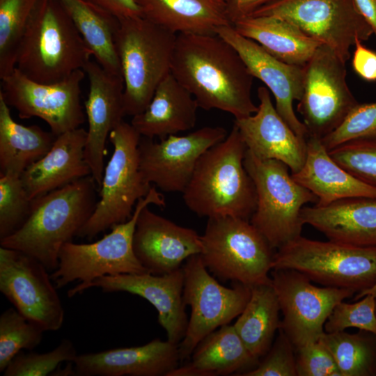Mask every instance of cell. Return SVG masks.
Here are the masks:
<instances>
[{"instance_id":"6da1fadb","label":"cell","mask_w":376,"mask_h":376,"mask_svg":"<svg viewBox=\"0 0 376 376\" xmlns=\"http://www.w3.org/2000/svg\"><path fill=\"white\" fill-rule=\"evenodd\" d=\"M171 72L200 108L235 119L258 110L251 96L254 77L237 50L217 34H177Z\"/></svg>"},{"instance_id":"7a4b0ae2","label":"cell","mask_w":376,"mask_h":376,"mask_svg":"<svg viewBox=\"0 0 376 376\" xmlns=\"http://www.w3.org/2000/svg\"><path fill=\"white\" fill-rule=\"evenodd\" d=\"M97 191L88 175L31 199L26 221L0 240L1 246L20 251L55 270L62 246L77 236L93 213Z\"/></svg>"},{"instance_id":"3957f363","label":"cell","mask_w":376,"mask_h":376,"mask_svg":"<svg viewBox=\"0 0 376 376\" xmlns=\"http://www.w3.org/2000/svg\"><path fill=\"white\" fill-rule=\"evenodd\" d=\"M247 150L237 127L198 159L182 194L185 205L201 217L249 220L257 203L254 182L244 166Z\"/></svg>"},{"instance_id":"277c9868","label":"cell","mask_w":376,"mask_h":376,"mask_svg":"<svg viewBox=\"0 0 376 376\" xmlns=\"http://www.w3.org/2000/svg\"><path fill=\"white\" fill-rule=\"evenodd\" d=\"M91 56L59 0H40L21 39L15 68L35 81L53 84L83 70Z\"/></svg>"},{"instance_id":"5b68a950","label":"cell","mask_w":376,"mask_h":376,"mask_svg":"<svg viewBox=\"0 0 376 376\" xmlns=\"http://www.w3.org/2000/svg\"><path fill=\"white\" fill-rule=\"evenodd\" d=\"M150 205H166L164 196L154 187L138 201L127 221L114 225L100 240L88 244L65 243L59 252L57 268L51 274L56 288L79 281L68 291V297H72L103 276L148 272L134 253L133 237L140 212Z\"/></svg>"},{"instance_id":"8992f818","label":"cell","mask_w":376,"mask_h":376,"mask_svg":"<svg viewBox=\"0 0 376 376\" xmlns=\"http://www.w3.org/2000/svg\"><path fill=\"white\" fill-rule=\"evenodd\" d=\"M116 48L124 82V111L143 112L171 72L177 35L141 16L118 18Z\"/></svg>"},{"instance_id":"52a82bcc","label":"cell","mask_w":376,"mask_h":376,"mask_svg":"<svg viewBox=\"0 0 376 376\" xmlns=\"http://www.w3.org/2000/svg\"><path fill=\"white\" fill-rule=\"evenodd\" d=\"M201 238L202 261L219 279L251 288L271 282L274 249L249 220L209 218Z\"/></svg>"},{"instance_id":"ba28073f","label":"cell","mask_w":376,"mask_h":376,"mask_svg":"<svg viewBox=\"0 0 376 376\" xmlns=\"http://www.w3.org/2000/svg\"><path fill=\"white\" fill-rule=\"evenodd\" d=\"M244 163L257 196L250 222L274 249L301 236V209L308 203H316L317 197L295 180L281 161L258 158L247 149Z\"/></svg>"},{"instance_id":"9c48e42d","label":"cell","mask_w":376,"mask_h":376,"mask_svg":"<svg viewBox=\"0 0 376 376\" xmlns=\"http://www.w3.org/2000/svg\"><path fill=\"white\" fill-rule=\"evenodd\" d=\"M277 249L272 269H294L324 286L355 293L376 283V246L321 242L301 235Z\"/></svg>"},{"instance_id":"30bf717a","label":"cell","mask_w":376,"mask_h":376,"mask_svg":"<svg viewBox=\"0 0 376 376\" xmlns=\"http://www.w3.org/2000/svg\"><path fill=\"white\" fill-rule=\"evenodd\" d=\"M141 137L131 123L123 120L110 132L113 152L104 167L99 199L78 237L90 240L127 221L138 201L150 191L152 186L146 181L139 167Z\"/></svg>"},{"instance_id":"8fae6325","label":"cell","mask_w":376,"mask_h":376,"mask_svg":"<svg viewBox=\"0 0 376 376\" xmlns=\"http://www.w3.org/2000/svg\"><path fill=\"white\" fill-rule=\"evenodd\" d=\"M183 299L191 308L185 335L178 344L180 359L191 357L196 345L208 334L229 324L242 312L251 288L239 283L233 288L221 285L203 264L200 254L186 260Z\"/></svg>"},{"instance_id":"7c38bea8","label":"cell","mask_w":376,"mask_h":376,"mask_svg":"<svg viewBox=\"0 0 376 376\" xmlns=\"http://www.w3.org/2000/svg\"><path fill=\"white\" fill-rule=\"evenodd\" d=\"M274 15L298 26L304 33L329 47L344 63L357 38L373 34L354 0H276L249 16Z\"/></svg>"},{"instance_id":"4fadbf2b","label":"cell","mask_w":376,"mask_h":376,"mask_svg":"<svg viewBox=\"0 0 376 376\" xmlns=\"http://www.w3.org/2000/svg\"><path fill=\"white\" fill-rule=\"evenodd\" d=\"M358 103L346 81L345 63L329 47L320 45L304 66L302 94L297 106L308 136L322 139Z\"/></svg>"},{"instance_id":"5bb4252c","label":"cell","mask_w":376,"mask_h":376,"mask_svg":"<svg viewBox=\"0 0 376 376\" xmlns=\"http://www.w3.org/2000/svg\"><path fill=\"white\" fill-rule=\"evenodd\" d=\"M270 273L283 315L280 329L295 349L318 341L334 307L355 294L346 288L318 287L294 269H274Z\"/></svg>"},{"instance_id":"9a60e30c","label":"cell","mask_w":376,"mask_h":376,"mask_svg":"<svg viewBox=\"0 0 376 376\" xmlns=\"http://www.w3.org/2000/svg\"><path fill=\"white\" fill-rule=\"evenodd\" d=\"M83 70L53 84L35 81L17 68L1 79L0 94L6 104L15 109L22 119L38 117L58 136L80 127L85 121L81 104Z\"/></svg>"},{"instance_id":"2e32d148","label":"cell","mask_w":376,"mask_h":376,"mask_svg":"<svg viewBox=\"0 0 376 376\" xmlns=\"http://www.w3.org/2000/svg\"><path fill=\"white\" fill-rule=\"evenodd\" d=\"M48 269L34 258L0 247V291L29 320L45 331L61 329L65 311Z\"/></svg>"},{"instance_id":"e0dca14e","label":"cell","mask_w":376,"mask_h":376,"mask_svg":"<svg viewBox=\"0 0 376 376\" xmlns=\"http://www.w3.org/2000/svg\"><path fill=\"white\" fill-rule=\"evenodd\" d=\"M228 135L222 127H203L183 136L169 135L159 141L141 137L139 167L146 182L166 192L182 193L200 157Z\"/></svg>"},{"instance_id":"ac0fdd59","label":"cell","mask_w":376,"mask_h":376,"mask_svg":"<svg viewBox=\"0 0 376 376\" xmlns=\"http://www.w3.org/2000/svg\"><path fill=\"white\" fill-rule=\"evenodd\" d=\"M83 70L89 81L88 95L84 102L88 124L84 156L99 190L105 167L107 139L125 116L124 82L121 75L105 70L94 61L90 60Z\"/></svg>"},{"instance_id":"d6986e66","label":"cell","mask_w":376,"mask_h":376,"mask_svg":"<svg viewBox=\"0 0 376 376\" xmlns=\"http://www.w3.org/2000/svg\"><path fill=\"white\" fill-rule=\"evenodd\" d=\"M217 34L237 50L253 77L263 81L272 93L275 108L284 121L297 136L306 139L307 129L297 117L292 105L301 97L304 66L276 58L257 42L240 34L233 25L219 28Z\"/></svg>"},{"instance_id":"ffe728a7","label":"cell","mask_w":376,"mask_h":376,"mask_svg":"<svg viewBox=\"0 0 376 376\" xmlns=\"http://www.w3.org/2000/svg\"><path fill=\"white\" fill-rule=\"evenodd\" d=\"M134 253L148 272L155 275L182 268L189 257L202 251L201 235L151 211L140 212L134 233Z\"/></svg>"},{"instance_id":"44dd1931","label":"cell","mask_w":376,"mask_h":376,"mask_svg":"<svg viewBox=\"0 0 376 376\" xmlns=\"http://www.w3.org/2000/svg\"><path fill=\"white\" fill-rule=\"evenodd\" d=\"M104 292H125L141 297L157 310L158 322L166 333L167 340L179 344L188 324L183 299L184 272L182 268L169 274L149 272L103 276L88 286Z\"/></svg>"},{"instance_id":"7402d4cb","label":"cell","mask_w":376,"mask_h":376,"mask_svg":"<svg viewBox=\"0 0 376 376\" xmlns=\"http://www.w3.org/2000/svg\"><path fill=\"white\" fill-rule=\"evenodd\" d=\"M258 97L257 111L234 121L247 149L258 158L283 162L291 173L297 172L306 160V139L297 136L281 117L267 87L258 88Z\"/></svg>"},{"instance_id":"603a6c76","label":"cell","mask_w":376,"mask_h":376,"mask_svg":"<svg viewBox=\"0 0 376 376\" xmlns=\"http://www.w3.org/2000/svg\"><path fill=\"white\" fill-rule=\"evenodd\" d=\"M178 344L153 339L140 346L78 354L76 376H167L178 367Z\"/></svg>"},{"instance_id":"cb8c5ba5","label":"cell","mask_w":376,"mask_h":376,"mask_svg":"<svg viewBox=\"0 0 376 376\" xmlns=\"http://www.w3.org/2000/svg\"><path fill=\"white\" fill-rule=\"evenodd\" d=\"M301 219L329 240L376 246V198L350 197L323 206H304Z\"/></svg>"},{"instance_id":"d4e9b609","label":"cell","mask_w":376,"mask_h":376,"mask_svg":"<svg viewBox=\"0 0 376 376\" xmlns=\"http://www.w3.org/2000/svg\"><path fill=\"white\" fill-rule=\"evenodd\" d=\"M86 136L82 127L58 135L50 150L23 172L20 178L31 200L91 175L84 156Z\"/></svg>"},{"instance_id":"484cf974","label":"cell","mask_w":376,"mask_h":376,"mask_svg":"<svg viewBox=\"0 0 376 376\" xmlns=\"http://www.w3.org/2000/svg\"><path fill=\"white\" fill-rule=\"evenodd\" d=\"M291 175L317 197L316 205L323 206L350 197L376 198V187L340 166L318 137H307L305 162L299 171Z\"/></svg>"},{"instance_id":"4316f807","label":"cell","mask_w":376,"mask_h":376,"mask_svg":"<svg viewBox=\"0 0 376 376\" xmlns=\"http://www.w3.org/2000/svg\"><path fill=\"white\" fill-rule=\"evenodd\" d=\"M196 100L170 72L157 87L146 107L132 117L131 125L142 137L164 139L193 129Z\"/></svg>"},{"instance_id":"83f0119b","label":"cell","mask_w":376,"mask_h":376,"mask_svg":"<svg viewBox=\"0 0 376 376\" xmlns=\"http://www.w3.org/2000/svg\"><path fill=\"white\" fill-rule=\"evenodd\" d=\"M141 17L175 33L217 34L232 25L226 0H134Z\"/></svg>"},{"instance_id":"f1b7e54d","label":"cell","mask_w":376,"mask_h":376,"mask_svg":"<svg viewBox=\"0 0 376 376\" xmlns=\"http://www.w3.org/2000/svg\"><path fill=\"white\" fill-rule=\"evenodd\" d=\"M233 26L240 34L290 65L304 66L322 45L295 24L278 16H247L235 21Z\"/></svg>"},{"instance_id":"f546056e","label":"cell","mask_w":376,"mask_h":376,"mask_svg":"<svg viewBox=\"0 0 376 376\" xmlns=\"http://www.w3.org/2000/svg\"><path fill=\"white\" fill-rule=\"evenodd\" d=\"M9 107L0 94V174L21 177L50 150L57 136L37 125L17 123Z\"/></svg>"},{"instance_id":"4dcf8cb0","label":"cell","mask_w":376,"mask_h":376,"mask_svg":"<svg viewBox=\"0 0 376 376\" xmlns=\"http://www.w3.org/2000/svg\"><path fill=\"white\" fill-rule=\"evenodd\" d=\"M95 61L105 70L121 75L115 34L118 18L84 0H59Z\"/></svg>"},{"instance_id":"1f68e13d","label":"cell","mask_w":376,"mask_h":376,"mask_svg":"<svg viewBox=\"0 0 376 376\" xmlns=\"http://www.w3.org/2000/svg\"><path fill=\"white\" fill-rule=\"evenodd\" d=\"M259 359L254 357L237 333L233 324H225L205 336L195 347L191 366L202 376H215L254 368Z\"/></svg>"},{"instance_id":"d6a6232c","label":"cell","mask_w":376,"mask_h":376,"mask_svg":"<svg viewBox=\"0 0 376 376\" xmlns=\"http://www.w3.org/2000/svg\"><path fill=\"white\" fill-rule=\"evenodd\" d=\"M280 312L271 282L251 288L249 300L233 326L247 349L258 359L268 352L276 331L281 327Z\"/></svg>"},{"instance_id":"836d02e7","label":"cell","mask_w":376,"mask_h":376,"mask_svg":"<svg viewBox=\"0 0 376 376\" xmlns=\"http://www.w3.org/2000/svg\"><path fill=\"white\" fill-rule=\"evenodd\" d=\"M332 355L341 376H368L374 373L375 352L360 334L345 331L327 333L319 340Z\"/></svg>"},{"instance_id":"e575fe53","label":"cell","mask_w":376,"mask_h":376,"mask_svg":"<svg viewBox=\"0 0 376 376\" xmlns=\"http://www.w3.org/2000/svg\"><path fill=\"white\" fill-rule=\"evenodd\" d=\"M40 0H0V79L16 67L18 47Z\"/></svg>"},{"instance_id":"d590c367","label":"cell","mask_w":376,"mask_h":376,"mask_svg":"<svg viewBox=\"0 0 376 376\" xmlns=\"http://www.w3.org/2000/svg\"><path fill=\"white\" fill-rule=\"evenodd\" d=\"M45 331L15 308L3 311L0 315V372L3 373L21 351H31L38 347Z\"/></svg>"},{"instance_id":"8d00e7d4","label":"cell","mask_w":376,"mask_h":376,"mask_svg":"<svg viewBox=\"0 0 376 376\" xmlns=\"http://www.w3.org/2000/svg\"><path fill=\"white\" fill-rule=\"evenodd\" d=\"M78 355L75 346L69 339H63L52 350L38 353L19 352L3 372L4 376H46L63 362H73Z\"/></svg>"},{"instance_id":"74e56055","label":"cell","mask_w":376,"mask_h":376,"mask_svg":"<svg viewBox=\"0 0 376 376\" xmlns=\"http://www.w3.org/2000/svg\"><path fill=\"white\" fill-rule=\"evenodd\" d=\"M31 201L20 177L0 174V240L13 234L24 224Z\"/></svg>"},{"instance_id":"f35d334b","label":"cell","mask_w":376,"mask_h":376,"mask_svg":"<svg viewBox=\"0 0 376 376\" xmlns=\"http://www.w3.org/2000/svg\"><path fill=\"white\" fill-rule=\"evenodd\" d=\"M376 139V102L358 103L342 123L322 138L328 151L347 142Z\"/></svg>"},{"instance_id":"ab89813d","label":"cell","mask_w":376,"mask_h":376,"mask_svg":"<svg viewBox=\"0 0 376 376\" xmlns=\"http://www.w3.org/2000/svg\"><path fill=\"white\" fill-rule=\"evenodd\" d=\"M329 153L348 172L376 187V139L347 142L329 151Z\"/></svg>"},{"instance_id":"60d3db41","label":"cell","mask_w":376,"mask_h":376,"mask_svg":"<svg viewBox=\"0 0 376 376\" xmlns=\"http://www.w3.org/2000/svg\"><path fill=\"white\" fill-rule=\"evenodd\" d=\"M376 299L366 295L355 303H338L324 324L327 333L345 331L355 327L373 334L376 337Z\"/></svg>"},{"instance_id":"b9f144b4","label":"cell","mask_w":376,"mask_h":376,"mask_svg":"<svg viewBox=\"0 0 376 376\" xmlns=\"http://www.w3.org/2000/svg\"><path fill=\"white\" fill-rule=\"evenodd\" d=\"M295 347L285 333L279 329V336L262 361L242 376H297Z\"/></svg>"},{"instance_id":"7bdbcfd3","label":"cell","mask_w":376,"mask_h":376,"mask_svg":"<svg viewBox=\"0 0 376 376\" xmlns=\"http://www.w3.org/2000/svg\"><path fill=\"white\" fill-rule=\"evenodd\" d=\"M295 351L298 376H341L332 355L320 340Z\"/></svg>"},{"instance_id":"ee69618b","label":"cell","mask_w":376,"mask_h":376,"mask_svg":"<svg viewBox=\"0 0 376 376\" xmlns=\"http://www.w3.org/2000/svg\"><path fill=\"white\" fill-rule=\"evenodd\" d=\"M359 38L354 43L352 56V68L363 79L368 81H376V52L367 48Z\"/></svg>"},{"instance_id":"f6af8a7d","label":"cell","mask_w":376,"mask_h":376,"mask_svg":"<svg viewBox=\"0 0 376 376\" xmlns=\"http://www.w3.org/2000/svg\"><path fill=\"white\" fill-rule=\"evenodd\" d=\"M100 7L118 18L141 16L134 0H84Z\"/></svg>"},{"instance_id":"bcb514c9","label":"cell","mask_w":376,"mask_h":376,"mask_svg":"<svg viewBox=\"0 0 376 376\" xmlns=\"http://www.w3.org/2000/svg\"><path fill=\"white\" fill-rule=\"evenodd\" d=\"M228 17L233 23L251 15L260 8L276 0H226Z\"/></svg>"},{"instance_id":"7dc6e473","label":"cell","mask_w":376,"mask_h":376,"mask_svg":"<svg viewBox=\"0 0 376 376\" xmlns=\"http://www.w3.org/2000/svg\"><path fill=\"white\" fill-rule=\"evenodd\" d=\"M354 2L376 36V0H354Z\"/></svg>"},{"instance_id":"c3c4849f","label":"cell","mask_w":376,"mask_h":376,"mask_svg":"<svg viewBox=\"0 0 376 376\" xmlns=\"http://www.w3.org/2000/svg\"><path fill=\"white\" fill-rule=\"evenodd\" d=\"M54 376H75L76 375L73 362H68L64 369L58 367L52 373Z\"/></svg>"},{"instance_id":"681fc988","label":"cell","mask_w":376,"mask_h":376,"mask_svg":"<svg viewBox=\"0 0 376 376\" xmlns=\"http://www.w3.org/2000/svg\"><path fill=\"white\" fill-rule=\"evenodd\" d=\"M366 295H372L376 299V283L370 288L357 294L354 299L358 300Z\"/></svg>"},{"instance_id":"f907efd6","label":"cell","mask_w":376,"mask_h":376,"mask_svg":"<svg viewBox=\"0 0 376 376\" xmlns=\"http://www.w3.org/2000/svg\"><path fill=\"white\" fill-rule=\"evenodd\" d=\"M375 313H376V302H375Z\"/></svg>"}]
</instances>
